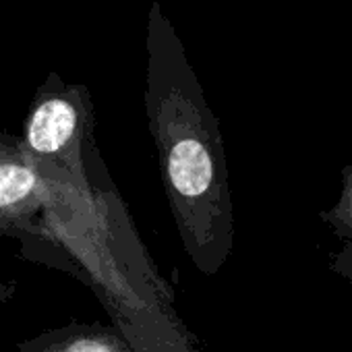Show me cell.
<instances>
[{"instance_id":"3","label":"cell","mask_w":352,"mask_h":352,"mask_svg":"<svg viewBox=\"0 0 352 352\" xmlns=\"http://www.w3.org/2000/svg\"><path fill=\"white\" fill-rule=\"evenodd\" d=\"M124 333L139 352H195L172 307H120Z\"/></svg>"},{"instance_id":"6","label":"cell","mask_w":352,"mask_h":352,"mask_svg":"<svg viewBox=\"0 0 352 352\" xmlns=\"http://www.w3.org/2000/svg\"><path fill=\"white\" fill-rule=\"evenodd\" d=\"M323 220L344 241V245H352V164L346 166L342 176L340 197L336 206L323 214Z\"/></svg>"},{"instance_id":"1","label":"cell","mask_w":352,"mask_h":352,"mask_svg":"<svg viewBox=\"0 0 352 352\" xmlns=\"http://www.w3.org/2000/svg\"><path fill=\"white\" fill-rule=\"evenodd\" d=\"M145 110L168 208L189 261L216 276L234 251V204L220 120L170 19L151 0Z\"/></svg>"},{"instance_id":"2","label":"cell","mask_w":352,"mask_h":352,"mask_svg":"<svg viewBox=\"0 0 352 352\" xmlns=\"http://www.w3.org/2000/svg\"><path fill=\"white\" fill-rule=\"evenodd\" d=\"M91 122L87 89L50 75L25 124L28 147L42 157H79V145Z\"/></svg>"},{"instance_id":"5","label":"cell","mask_w":352,"mask_h":352,"mask_svg":"<svg viewBox=\"0 0 352 352\" xmlns=\"http://www.w3.org/2000/svg\"><path fill=\"white\" fill-rule=\"evenodd\" d=\"M54 352H139L124 331L81 329L67 336Z\"/></svg>"},{"instance_id":"4","label":"cell","mask_w":352,"mask_h":352,"mask_svg":"<svg viewBox=\"0 0 352 352\" xmlns=\"http://www.w3.org/2000/svg\"><path fill=\"white\" fill-rule=\"evenodd\" d=\"M44 201V183L25 162H0V226L32 216Z\"/></svg>"}]
</instances>
